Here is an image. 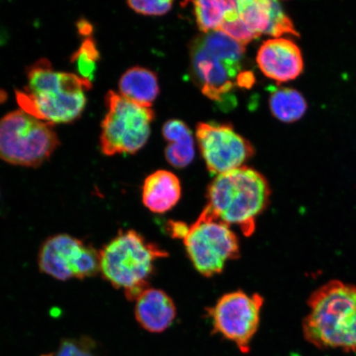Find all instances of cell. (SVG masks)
I'll list each match as a JSON object with an SVG mask.
<instances>
[{"mask_svg":"<svg viewBox=\"0 0 356 356\" xmlns=\"http://www.w3.org/2000/svg\"><path fill=\"white\" fill-rule=\"evenodd\" d=\"M108 113L102 123L100 146L105 155L136 154L146 145L154 119L152 108L124 99L114 91L106 95Z\"/></svg>","mask_w":356,"mask_h":356,"instance_id":"8","label":"cell"},{"mask_svg":"<svg viewBox=\"0 0 356 356\" xmlns=\"http://www.w3.org/2000/svg\"><path fill=\"white\" fill-rule=\"evenodd\" d=\"M264 304V298L258 293L249 296L241 291L226 293L209 310L213 331L234 342L242 353H250Z\"/></svg>","mask_w":356,"mask_h":356,"instance_id":"10","label":"cell"},{"mask_svg":"<svg viewBox=\"0 0 356 356\" xmlns=\"http://www.w3.org/2000/svg\"><path fill=\"white\" fill-rule=\"evenodd\" d=\"M195 136L208 171L213 175L243 167L254 154L250 142L227 124L200 122Z\"/></svg>","mask_w":356,"mask_h":356,"instance_id":"11","label":"cell"},{"mask_svg":"<svg viewBox=\"0 0 356 356\" xmlns=\"http://www.w3.org/2000/svg\"><path fill=\"white\" fill-rule=\"evenodd\" d=\"M237 15L257 38L264 34L274 38H282L284 34L299 35L291 19L277 1L238 0Z\"/></svg>","mask_w":356,"mask_h":356,"instance_id":"12","label":"cell"},{"mask_svg":"<svg viewBox=\"0 0 356 356\" xmlns=\"http://www.w3.org/2000/svg\"><path fill=\"white\" fill-rule=\"evenodd\" d=\"M207 207L229 226L237 225L249 237L256 219L268 207L270 189L259 172L243 166L217 175L209 185Z\"/></svg>","mask_w":356,"mask_h":356,"instance_id":"3","label":"cell"},{"mask_svg":"<svg viewBox=\"0 0 356 356\" xmlns=\"http://www.w3.org/2000/svg\"><path fill=\"white\" fill-rule=\"evenodd\" d=\"M26 78L24 90L16 92L22 110L52 124L79 118L86 106V92L92 86L78 74L56 71L46 59L29 67Z\"/></svg>","mask_w":356,"mask_h":356,"instance_id":"1","label":"cell"},{"mask_svg":"<svg viewBox=\"0 0 356 356\" xmlns=\"http://www.w3.org/2000/svg\"><path fill=\"white\" fill-rule=\"evenodd\" d=\"M257 63L267 78L278 83L291 81L304 70V59L297 44L291 40H267L257 55Z\"/></svg>","mask_w":356,"mask_h":356,"instance_id":"13","label":"cell"},{"mask_svg":"<svg viewBox=\"0 0 356 356\" xmlns=\"http://www.w3.org/2000/svg\"><path fill=\"white\" fill-rule=\"evenodd\" d=\"M302 322L305 339L320 350H341L356 356V286L340 280L312 293Z\"/></svg>","mask_w":356,"mask_h":356,"instance_id":"2","label":"cell"},{"mask_svg":"<svg viewBox=\"0 0 356 356\" xmlns=\"http://www.w3.org/2000/svg\"><path fill=\"white\" fill-rule=\"evenodd\" d=\"M78 29L80 34L86 35V37H88V34L92 33V28L87 21L82 20L79 22Z\"/></svg>","mask_w":356,"mask_h":356,"instance_id":"23","label":"cell"},{"mask_svg":"<svg viewBox=\"0 0 356 356\" xmlns=\"http://www.w3.org/2000/svg\"><path fill=\"white\" fill-rule=\"evenodd\" d=\"M307 106L304 96L293 88H279L270 97L271 113L283 122L291 123L301 119L306 113Z\"/></svg>","mask_w":356,"mask_h":356,"instance_id":"19","label":"cell"},{"mask_svg":"<svg viewBox=\"0 0 356 356\" xmlns=\"http://www.w3.org/2000/svg\"><path fill=\"white\" fill-rule=\"evenodd\" d=\"M176 315L175 302L161 289L149 287L136 300V321L149 332L166 331L175 321Z\"/></svg>","mask_w":356,"mask_h":356,"instance_id":"14","label":"cell"},{"mask_svg":"<svg viewBox=\"0 0 356 356\" xmlns=\"http://www.w3.org/2000/svg\"><path fill=\"white\" fill-rule=\"evenodd\" d=\"M120 95L135 104L151 108L159 93L156 74L143 67H133L119 82Z\"/></svg>","mask_w":356,"mask_h":356,"instance_id":"16","label":"cell"},{"mask_svg":"<svg viewBox=\"0 0 356 356\" xmlns=\"http://www.w3.org/2000/svg\"><path fill=\"white\" fill-rule=\"evenodd\" d=\"M164 139L168 142L165 149L167 161L177 168H184L193 162L195 147L193 132L180 120H170L163 127Z\"/></svg>","mask_w":356,"mask_h":356,"instance_id":"17","label":"cell"},{"mask_svg":"<svg viewBox=\"0 0 356 356\" xmlns=\"http://www.w3.org/2000/svg\"><path fill=\"white\" fill-rule=\"evenodd\" d=\"M245 47L220 31L200 35L191 48V72L209 99L222 102L238 87Z\"/></svg>","mask_w":356,"mask_h":356,"instance_id":"5","label":"cell"},{"mask_svg":"<svg viewBox=\"0 0 356 356\" xmlns=\"http://www.w3.org/2000/svg\"><path fill=\"white\" fill-rule=\"evenodd\" d=\"M181 239L195 270L204 277L221 273L227 262L240 254L237 236L207 206L197 220L186 225Z\"/></svg>","mask_w":356,"mask_h":356,"instance_id":"7","label":"cell"},{"mask_svg":"<svg viewBox=\"0 0 356 356\" xmlns=\"http://www.w3.org/2000/svg\"><path fill=\"white\" fill-rule=\"evenodd\" d=\"M100 273L115 289H122L129 301L136 302L149 288L155 261L167 252L135 230H120L99 251Z\"/></svg>","mask_w":356,"mask_h":356,"instance_id":"4","label":"cell"},{"mask_svg":"<svg viewBox=\"0 0 356 356\" xmlns=\"http://www.w3.org/2000/svg\"><path fill=\"white\" fill-rule=\"evenodd\" d=\"M181 186L179 178L167 170H158L145 178L142 186V202L149 211L163 213L179 202Z\"/></svg>","mask_w":356,"mask_h":356,"instance_id":"15","label":"cell"},{"mask_svg":"<svg viewBox=\"0 0 356 356\" xmlns=\"http://www.w3.org/2000/svg\"><path fill=\"white\" fill-rule=\"evenodd\" d=\"M195 20L200 32L208 33L220 31L227 17L237 6L233 0H200L193 2Z\"/></svg>","mask_w":356,"mask_h":356,"instance_id":"18","label":"cell"},{"mask_svg":"<svg viewBox=\"0 0 356 356\" xmlns=\"http://www.w3.org/2000/svg\"><path fill=\"white\" fill-rule=\"evenodd\" d=\"M52 126L22 109L6 114L0 119V159L13 165L41 166L60 145Z\"/></svg>","mask_w":356,"mask_h":356,"instance_id":"6","label":"cell"},{"mask_svg":"<svg viewBox=\"0 0 356 356\" xmlns=\"http://www.w3.org/2000/svg\"><path fill=\"white\" fill-rule=\"evenodd\" d=\"M128 6L132 10L147 16H161L171 10L172 1L166 0H139V1H128Z\"/></svg>","mask_w":356,"mask_h":356,"instance_id":"22","label":"cell"},{"mask_svg":"<svg viewBox=\"0 0 356 356\" xmlns=\"http://www.w3.org/2000/svg\"><path fill=\"white\" fill-rule=\"evenodd\" d=\"M40 356H55V355H54V353H51V354L42 355Z\"/></svg>","mask_w":356,"mask_h":356,"instance_id":"24","label":"cell"},{"mask_svg":"<svg viewBox=\"0 0 356 356\" xmlns=\"http://www.w3.org/2000/svg\"><path fill=\"white\" fill-rule=\"evenodd\" d=\"M38 266L42 273L62 282L91 278L100 273V253L81 239L56 234L40 248Z\"/></svg>","mask_w":356,"mask_h":356,"instance_id":"9","label":"cell"},{"mask_svg":"<svg viewBox=\"0 0 356 356\" xmlns=\"http://www.w3.org/2000/svg\"><path fill=\"white\" fill-rule=\"evenodd\" d=\"M71 62L76 67L79 76L88 81H92L97 70L100 53L93 39H84L81 46L71 56Z\"/></svg>","mask_w":356,"mask_h":356,"instance_id":"20","label":"cell"},{"mask_svg":"<svg viewBox=\"0 0 356 356\" xmlns=\"http://www.w3.org/2000/svg\"><path fill=\"white\" fill-rule=\"evenodd\" d=\"M97 342L89 337L65 338L55 356H97Z\"/></svg>","mask_w":356,"mask_h":356,"instance_id":"21","label":"cell"}]
</instances>
